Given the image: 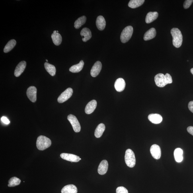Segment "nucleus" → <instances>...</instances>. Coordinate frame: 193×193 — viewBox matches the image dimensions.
I'll return each instance as SVG.
<instances>
[{"mask_svg":"<svg viewBox=\"0 0 193 193\" xmlns=\"http://www.w3.org/2000/svg\"><path fill=\"white\" fill-rule=\"evenodd\" d=\"M20 182H21V180L19 178L16 177H14L10 178L9 180L8 186L9 187H13L18 185L20 184Z\"/></svg>","mask_w":193,"mask_h":193,"instance_id":"c756f323","label":"nucleus"},{"mask_svg":"<svg viewBox=\"0 0 193 193\" xmlns=\"http://www.w3.org/2000/svg\"><path fill=\"white\" fill-rule=\"evenodd\" d=\"M87 18L85 16L80 17L76 20L74 24V26L76 29H79L86 23Z\"/></svg>","mask_w":193,"mask_h":193,"instance_id":"c85d7f7f","label":"nucleus"},{"mask_svg":"<svg viewBox=\"0 0 193 193\" xmlns=\"http://www.w3.org/2000/svg\"><path fill=\"white\" fill-rule=\"evenodd\" d=\"M73 90L71 88H68L61 93L58 98V102L59 103H63L67 100L72 95Z\"/></svg>","mask_w":193,"mask_h":193,"instance_id":"0eeeda50","label":"nucleus"},{"mask_svg":"<svg viewBox=\"0 0 193 193\" xmlns=\"http://www.w3.org/2000/svg\"><path fill=\"white\" fill-rule=\"evenodd\" d=\"M174 159L178 163H181L183 160V151L181 149L177 148L174 152Z\"/></svg>","mask_w":193,"mask_h":193,"instance_id":"aec40b11","label":"nucleus"},{"mask_svg":"<svg viewBox=\"0 0 193 193\" xmlns=\"http://www.w3.org/2000/svg\"><path fill=\"white\" fill-rule=\"evenodd\" d=\"M155 81L156 85L160 87H163L172 82L171 75L168 73H166L165 75L163 73L158 74L155 77Z\"/></svg>","mask_w":193,"mask_h":193,"instance_id":"f257e3e1","label":"nucleus"},{"mask_svg":"<svg viewBox=\"0 0 193 193\" xmlns=\"http://www.w3.org/2000/svg\"><path fill=\"white\" fill-rule=\"evenodd\" d=\"M158 16H159V14L156 12H149L146 17V22L148 24L151 23L156 19Z\"/></svg>","mask_w":193,"mask_h":193,"instance_id":"4be33fe9","label":"nucleus"},{"mask_svg":"<svg viewBox=\"0 0 193 193\" xmlns=\"http://www.w3.org/2000/svg\"><path fill=\"white\" fill-rule=\"evenodd\" d=\"M60 156L63 160L71 162L77 163L80 161L79 156L72 154L62 153L60 155Z\"/></svg>","mask_w":193,"mask_h":193,"instance_id":"9d476101","label":"nucleus"},{"mask_svg":"<svg viewBox=\"0 0 193 193\" xmlns=\"http://www.w3.org/2000/svg\"><path fill=\"white\" fill-rule=\"evenodd\" d=\"M145 2L144 0H131L129 2L128 6L132 9H135L142 5Z\"/></svg>","mask_w":193,"mask_h":193,"instance_id":"bb28decb","label":"nucleus"},{"mask_svg":"<svg viewBox=\"0 0 193 193\" xmlns=\"http://www.w3.org/2000/svg\"><path fill=\"white\" fill-rule=\"evenodd\" d=\"M133 31V28L131 26H128L125 27L121 34V41L123 43H126L128 42L132 37Z\"/></svg>","mask_w":193,"mask_h":193,"instance_id":"39448f33","label":"nucleus"},{"mask_svg":"<svg viewBox=\"0 0 193 193\" xmlns=\"http://www.w3.org/2000/svg\"><path fill=\"white\" fill-rule=\"evenodd\" d=\"M16 44V41L15 40H12L9 41L4 49V52L5 53L9 52L11 51L14 47L15 46Z\"/></svg>","mask_w":193,"mask_h":193,"instance_id":"cd10ccee","label":"nucleus"},{"mask_svg":"<svg viewBox=\"0 0 193 193\" xmlns=\"http://www.w3.org/2000/svg\"><path fill=\"white\" fill-rule=\"evenodd\" d=\"M81 36L82 37V40L84 42H86L92 37L91 30L87 28L83 29L81 32Z\"/></svg>","mask_w":193,"mask_h":193,"instance_id":"f3484780","label":"nucleus"},{"mask_svg":"<svg viewBox=\"0 0 193 193\" xmlns=\"http://www.w3.org/2000/svg\"><path fill=\"white\" fill-rule=\"evenodd\" d=\"M151 154L155 159L159 160L161 156V150L159 145L154 144L150 148Z\"/></svg>","mask_w":193,"mask_h":193,"instance_id":"1a4fd4ad","label":"nucleus"},{"mask_svg":"<svg viewBox=\"0 0 193 193\" xmlns=\"http://www.w3.org/2000/svg\"><path fill=\"white\" fill-rule=\"evenodd\" d=\"M1 120L2 122L4 123V124L6 125L9 124L10 122L9 119H8L7 118H6L5 117L3 116L1 118Z\"/></svg>","mask_w":193,"mask_h":193,"instance_id":"473e14b6","label":"nucleus"},{"mask_svg":"<svg viewBox=\"0 0 193 193\" xmlns=\"http://www.w3.org/2000/svg\"><path fill=\"white\" fill-rule=\"evenodd\" d=\"M105 130V126L103 124H100L98 125L96 129L94 135L97 138H99L102 136L103 133Z\"/></svg>","mask_w":193,"mask_h":193,"instance_id":"5701e85b","label":"nucleus"},{"mask_svg":"<svg viewBox=\"0 0 193 193\" xmlns=\"http://www.w3.org/2000/svg\"><path fill=\"white\" fill-rule=\"evenodd\" d=\"M188 132L193 135V126H189L187 128Z\"/></svg>","mask_w":193,"mask_h":193,"instance_id":"f704fd0d","label":"nucleus"},{"mask_svg":"<svg viewBox=\"0 0 193 193\" xmlns=\"http://www.w3.org/2000/svg\"><path fill=\"white\" fill-rule=\"evenodd\" d=\"M116 192V193H128L127 189L123 186L119 187L117 188Z\"/></svg>","mask_w":193,"mask_h":193,"instance_id":"7c9ffc66","label":"nucleus"},{"mask_svg":"<svg viewBox=\"0 0 193 193\" xmlns=\"http://www.w3.org/2000/svg\"><path fill=\"white\" fill-rule=\"evenodd\" d=\"M97 105V102L95 100H93L89 102L86 107L85 111L87 114H91L94 112Z\"/></svg>","mask_w":193,"mask_h":193,"instance_id":"2eb2a0df","label":"nucleus"},{"mask_svg":"<svg viewBox=\"0 0 193 193\" xmlns=\"http://www.w3.org/2000/svg\"><path fill=\"white\" fill-rule=\"evenodd\" d=\"M191 72L192 73V74L193 75V68L192 69H191L190 70Z\"/></svg>","mask_w":193,"mask_h":193,"instance_id":"c9c22d12","label":"nucleus"},{"mask_svg":"<svg viewBox=\"0 0 193 193\" xmlns=\"http://www.w3.org/2000/svg\"><path fill=\"white\" fill-rule=\"evenodd\" d=\"M37 89L34 86H32L28 88L26 95L31 101L35 102L37 100Z\"/></svg>","mask_w":193,"mask_h":193,"instance_id":"6e6552de","label":"nucleus"},{"mask_svg":"<svg viewBox=\"0 0 193 193\" xmlns=\"http://www.w3.org/2000/svg\"><path fill=\"white\" fill-rule=\"evenodd\" d=\"M126 83L124 79L119 78L117 79L114 83V87L116 91L118 92H122L125 89Z\"/></svg>","mask_w":193,"mask_h":193,"instance_id":"ddd939ff","label":"nucleus"},{"mask_svg":"<svg viewBox=\"0 0 193 193\" xmlns=\"http://www.w3.org/2000/svg\"><path fill=\"white\" fill-rule=\"evenodd\" d=\"M46 61H48V60H47V59H46Z\"/></svg>","mask_w":193,"mask_h":193,"instance_id":"58836bf2","label":"nucleus"},{"mask_svg":"<svg viewBox=\"0 0 193 193\" xmlns=\"http://www.w3.org/2000/svg\"><path fill=\"white\" fill-rule=\"evenodd\" d=\"M57 33H58V31L57 30Z\"/></svg>","mask_w":193,"mask_h":193,"instance_id":"4c0bfd02","label":"nucleus"},{"mask_svg":"<svg viewBox=\"0 0 193 193\" xmlns=\"http://www.w3.org/2000/svg\"><path fill=\"white\" fill-rule=\"evenodd\" d=\"M84 65V61H83L82 60L78 64L73 65L70 67L69 70L72 72L74 73L79 72L82 69Z\"/></svg>","mask_w":193,"mask_h":193,"instance_id":"b1692460","label":"nucleus"},{"mask_svg":"<svg viewBox=\"0 0 193 193\" xmlns=\"http://www.w3.org/2000/svg\"><path fill=\"white\" fill-rule=\"evenodd\" d=\"M52 142L50 139L44 135H40L37 139L36 146L37 149L44 151L51 146Z\"/></svg>","mask_w":193,"mask_h":193,"instance_id":"7ed1b4c3","label":"nucleus"},{"mask_svg":"<svg viewBox=\"0 0 193 193\" xmlns=\"http://www.w3.org/2000/svg\"><path fill=\"white\" fill-rule=\"evenodd\" d=\"M108 167V164L106 160H103L100 163L98 169V174L100 175H104L107 172Z\"/></svg>","mask_w":193,"mask_h":193,"instance_id":"4468645a","label":"nucleus"},{"mask_svg":"<svg viewBox=\"0 0 193 193\" xmlns=\"http://www.w3.org/2000/svg\"><path fill=\"white\" fill-rule=\"evenodd\" d=\"M80 159V160H81V158H80V159Z\"/></svg>","mask_w":193,"mask_h":193,"instance_id":"ea45409f","label":"nucleus"},{"mask_svg":"<svg viewBox=\"0 0 193 193\" xmlns=\"http://www.w3.org/2000/svg\"><path fill=\"white\" fill-rule=\"evenodd\" d=\"M156 35V32L155 29L152 28L147 31L144 36V40H149L154 38Z\"/></svg>","mask_w":193,"mask_h":193,"instance_id":"6ab92c4d","label":"nucleus"},{"mask_svg":"<svg viewBox=\"0 0 193 193\" xmlns=\"http://www.w3.org/2000/svg\"><path fill=\"white\" fill-rule=\"evenodd\" d=\"M53 43L56 46H59L62 42V37L58 33H53L51 36Z\"/></svg>","mask_w":193,"mask_h":193,"instance_id":"a878e982","label":"nucleus"},{"mask_svg":"<svg viewBox=\"0 0 193 193\" xmlns=\"http://www.w3.org/2000/svg\"><path fill=\"white\" fill-rule=\"evenodd\" d=\"M77 188L74 185L68 184L65 186L61 190V193H77Z\"/></svg>","mask_w":193,"mask_h":193,"instance_id":"412c9836","label":"nucleus"},{"mask_svg":"<svg viewBox=\"0 0 193 193\" xmlns=\"http://www.w3.org/2000/svg\"><path fill=\"white\" fill-rule=\"evenodd\" d=\"M102 68V65L100 61H98L94 63L91 71L92 77H95L99 74Z\"/></svg>","mask_w":193,"mask_h":193,"instance_id":"9b49d317","label":"nucleus"},{"mask_svg":"<svg viewBox=\"0 0 193 193\" xmlns=\"http://www.w3.org/2000/svg\"><path fill=\"white\" fill-rule=\"evenodd\" d=\"M67 119L70 122L75 132L77 133L79 132L81 130V127L76 117L71 114L68 116Z\"/></svg>","mask_w":193,"mask_h":193,"instance_id":"423d86ee","label":"nucleus"},{"mask_svg":"<svg viewBox=\"0 0 193 193\" xmlns=\"http://www.w3.org/2000/svg\"><path fill=\"white\" fill-rule=\"evenodd\" d=\"M57 33L56 30H54V32H53V33Z\"/></svg>","mask_w":193,"mask_h":193,"instance_id":"e433bc0d","label":"nucleus"},{"mask_svg":"<svg viewBox=\"0 0 193 193\" xmlns=\"http://www.w3.org/2000/svg\"><path fill=\"white\" fill-rule=\"evenodd\" d=\"M193 2V0H186L184 3V9H188L190 7Z\"/></svg>","mask_w":193,"mask_h":193,"instance_id":"2f4dec72","label":"nucleus"},{"mask_svg":"<svg viewBox=\"0 0 193 193\" xmlns=\"http://www.w3.org/2000/svg\"><path fill=\"white\" fill-rule=\"evenodd\" d=\"M44 67L46 71L52 76H54L56 73V68L54 65L47 62L44 63Z\"/></svg>","mask_w":193,"mask_h":193,"instance_id":"393cba45","label":"nucleus"},{"mask_svg":"<svg viewBox=\"0 0 193 193\" xmlns=\"http://www.w3.org/2000/svg\"><path fill=\"white\" fill-rule=\"evenodd\" d=\"M148 119L150 121L154 124H159L163 121L162 117L158 114H151L149 115Z\"/></svg>","mask_w":193,"mask_h":193,"instance_id":"dca6fc26","label":"nucleus"},{"mask_svg":"<svg viewBox=\"0 0 193 193\" xmlns=\"http://www.w3.org/2000/svg\"><path fill=\"white\" fill-rule=\"evenodd\" d=\"M189 109L193 113V101H190L188 104Z\"/></svg>","mask_w":193,"mask_h":193,"instance_id":"72a5a7b5","label":"nucleus"},{"mask_svg":"<svg viewBox=\"0 0 193 193\" xmlns=\"http://www.w3.org/2000/svg\"><path fill=\"white\" fill-rule=\"evenodd\" d=\"M173 40L172 43L177 48L181 46L183 41V37L181 31L177 28H173L171 30Z\"/></svg>","mask_w":193,"mask_h":193,"instance_id":"f03ea898","label":"nucleus"},{"mask_svg":"<svg viewBox=\"0 0 193 193\" xmlns=\"http://www.w3.org/2000/svg\"><path fill=\"white\" fill-rule=\"evenodd\" d=\"M26 66V62L25 61H22L20 62L17 66L16 67L15 71H14V75L16 77H19L22 74L25 69Z\"/></svg>","mask_w":193,"mask_h":193,"instance_id":"f8f14e48","label":"nucleus"},{"mask_svg":"<svg viewBox=\"0 0 193 193\" xmlns=\"http://www.w3.org/2000/svg\"><path fill=\"white\" fill-rule=\"evenodd\" d=\"M96 26L98 30H103L105 28L106 22L105 19L102 16H98L96 21Z\"/></svg>","mask_w":193,"mask_h":193,"instance_id":"a211bd4d","label":"nucleus"},{"mask_svg":"<svg viewBox=\"0 0 193 193\" xmlns=\"http://www.w3.org/2000/svg\"><path fill=\"white\" fill-rule=\"evenodd\" d=\"M125 161L128 167L132 168L134 167L136 163V160L134 153L130 149L127 150L125 153Z\"/></svg>","mask_w":193,"mask_h":193,"instance_id":"20e7f679","label":"nucleus"}]
</instances>
